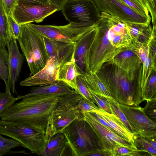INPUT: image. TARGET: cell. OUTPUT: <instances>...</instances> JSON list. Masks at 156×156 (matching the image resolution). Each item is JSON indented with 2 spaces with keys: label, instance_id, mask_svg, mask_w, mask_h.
Returning a JSON list of instances; mask_svg holds the SVG:
<instances>
[{
  "label": "cell",
  "instance_id": "obj_1",
  "mask_svg": "<svg viewBox=\"0 0 156 156\" xmlns=\"http://www.w3.org/2000/svg\"><path fill=\"white\" fill-rule=\"evenodd\" d=\"M59 97L37 94L23 98L0 113V119L27 125L45 133L48 119L58 105Z\"/></svg>",
  "mask_w": 156,
  "mask_h": 156
},
{
  "label": "cell",
  "instance_id": "obj_2",
  "mask_svg": "<svg viewBox=\"0 0 156 156\" xmlns=\"http://www.w3.org/2000/svg\"><path fill=\"white\" fill-rule=\"evenodd\" d=\"M96 73L111 97L119 103L136 107L145 101L135 78L116 65L105 63Z\"/></svg>",
  "mask_w": 156,
  "mask_h": 156
},
{
  "label": "cell",
  "instance_id": "obj_3",
  "mask_svg": "<svg viewBox=\"0 0 156 156\" xmlns=\"http://www.w3.org/2000/svg\"><path fill=\"white\" fill-rule=\"evenodd\" d=\"M61 132L65 136L72 156H89L104 149L90 125L83 119L74 120Z\"/></svg>",
  "mask_w": 156,
  "mask_h": 156
},
{
  "label": "cell",
  "instance_id": "obj_4",
  "mask_svg": "<svg viewBox=\"0 0 156 156\" xmlns=\"http://www.w3.org/2000/svg\"><path fill=\"white\" fill-rule=\"evenodd\" d=\"M17 40L31 74H35L44 67L49 58L43 37L27 24L21 25Z\"/></svg>",
  "mask_w": 156,
  "mask_h": 156
},
{
  "label": "cell",
  "instance_id": "obj_5",
  "mask_svg": "<svg viewBox=\"0 0 156 156\" xmlns=\"http://www.w3.org/2000/svg\"><path fill=\"white\" fill-rule=\"evenodd\" d=\"M80 95L74 90L59 96L58 105L48 120L45 131L47 142L74 120L83 119V113L77 105Z\"/></svg>",
  "mask_w": 156,
  "mask_h": 156
},
{
  "label": "cell",
  "instance_id": "obj_6",
  "mask_svg": "<svg viewBox=\"0 0 156 156\" xmlns=\"http://www.w3.org/2000/svg\"><path fill=\"white\" fill-rule=\"evenodd\" d=\"M0 134L19 142L33 153L37 154L47 143L45 132L18 122L0 119Z\"/></svg>",
  "mask_w": 156,
  "mask_h": 156
},
{
  "label": "cell",
  "instance_id": "obj_7",
  "mask_svg": "<svg viewBox=\"0 0 156 156\" xmlns=\"http://www.w3.org/2000/svg\"><path fill=\"white\" fill-rule=\"evenodd\" d=\"M98 31L89 55V72L97 73L105 63L112 60L125 51L114 48L108 39L105 26L100 19L97 24Z\"/></svg>",
  "mask_w": 156,
  "mask_h": 156
},
{
  "label": "cell",
  "instance_id": "obj_8",
  "mask_svg": "<svg viewBox=\"0 0 156 156\" xmlns=\"http://www.w3.org/2000/svg\"><path fill=\"white\" fill-rule=\"evenodd\" d=\"M27 24L43 37L72 43H75L83 35L97 26L74 23L61 26L39 25L31 23Z\"/></svg>",
  "mask_w": 156,
  "mask_h": 156
},
{
  "label": "cell",
  "instance_id": "obj_9",
  "mask_svg": "<svg viewBox=\"0 0 156 156\" xmlns=\"http://www.w3.org/2000/svg\"><path fill=\"white\" fill-rule=\"evenodd\" d=\"M61 11L69 23L96 25L101 18L93 0H68Z\"/></svg>",
  "mask_w": 156,
  "mask_h": 156
},
{
  "label": "cell",
  "instance_id": "obj_10",
  "mask_svg": "<svg viewBox=\"0 0 156 156\" xmlns=\"http://www.w3.org/2000/svg\"><path fill=\"white\" fill-rule=\"evenodd\" d=\"M82 112L83 119L90 125L100 140L103 148L109 152L112 156H115V150L119 147L137 150L135 144L103 125L91 113Z\"/></svg>",
  "mask_w": 156,
  "mask_h": 156
},
{
  "label": "cell",
  "instance_id": "obj_11",
  "mask_svg": "<svg viewBox=\"0 0 156 156\" xmlns=\"http://www.w3.org/2000/svg\"><path fill=\"white\" fill-rule=\"evenodd\" d=\"M100 12L106 13L126 23L148 25L151 18L141 15L120 0H93Z\"/></svg>",
  "mask_w": 156,
  "mask_h": 156
},
{
  "label": "cell",
  "instance_id": "obj_12",
  "mask_svg": "<svg viewBox=\"0 0 156 156\" xmlns=\"http://www.w3.org/2000/svg\"><path fill=\"white\" fill-rule=\"evenodd\" d=\"M57 11V8L50 4H37L19 0L13 17L21 25L33 22L39 23Z\"/></svg>",
  "mask_w": 156,
  "mask_h": 156
},
{
  "label": "cell",
  "instance_id": "obj_13",
  "mask_svg": "<svg viewBox=\"0 0 156 156\" xmlns=\"http://www.w3.org/2000/svg\"><path fill=\"white\" fill-rule=\"evenodd\" d=\"M119 106L135 133L147 138H156V123L145 115L143 108L119 103Z\"/></svg>",
  "mask_w": 156,
  "mask_h": 156
},
{
  "label": "cell",
  "instance_id": "obj_14",
  "mask_svg": "<svg viewBox=\"0 0 156 156\" xmlns=\"http://www.w3.org/2000/svg\"><path fill=\"white\" fill-rule=\"evenodd\" d=\"M97 31L96 26L83 35L75 43L73 60L81 75L89 72V55Z\"/></svg>",
  "mask_w": 156,
  "mask_h": 156
},
{
  "label": "cell",
  "instance_id": "obj_15",
  "mask_svg": "<svg viewBox=\"0 0 156 156\" xmlns=\"http://www.w3.org/2000/svg\"><path fill=\"white\" fill-rule=\"evenodd\" d=\"M60 65L53 58H49L41 70L20 83L23 86H47L59 81L58 73Z\"/></svg>",
  "mask_w": 156,
  "mask_h": 156
},
{
  "label": "cell",
  "instance_id": "obj_16",
  "mask_svg": "<svg viewBox=\"0 0 156 156\" xmlns=\"http://www.w3.org/2000/svg\"><path fill=\"white\" fill-rule=\"evenodd\" d=\"M9 58V75L5 87L11 89L13 93L16 92L15 85L20 74L24 60L18 46L17 40L12 38L7 47Z\"/></svg>",
  "mask_w": 156,
  "mask_h": 156
},
{
  "label": "cell",
  "instance_id": "obj_17",
  "mask_svg": "<svg viewBox=\"0 0 156 156\" xmlns=\"http://www.w3.org/2000/svg\"><path fill=\"white\" fill-rule=\"evenodd\" d=\"M43 38L49 58L55 59L60 66L73 60L75 43L57 41L44 37Z\"/></svg>",
  "mask_w": 156,
  "mask_h": 156
},
{
  "label": "cell",
  "instance_id": "obj_18",
  "mask_svg": "<svg viewBox=\"0 0 156 156\" xmlns=\"http://www.w3.org/2000/svg\"><path fill=\"white\" fill-rule=\"evenodd\" d=\"M136 48L124 51L108 62L116 65L135 78L136 72L142 63Z\"/></svg>",
  "mask_w": 156,
  "mask_h": 156
},
{
  "label": "cell",
  "instance_id": "obj_19",
  "mask_svg": "<svg viewBox=\"0 0 156 156\" xmlns=\"http://www.w3.org/2000/svg\"><path fill=\"white\" fill-rule=\"evenodd\" d=\"M92 112H95L107 122L108 128L117 133L126 140L135 144L133 137V134L129 132L116 115L113 113H108L101 109Z\"/></svg>",
  "mask_w": 156,
  "mask_h": 156
},
{
  "label": "cell",
  "instance_id": "obj_20",
  "mask_svg": "<svg viewBox=\"0 0 156 156\" xmlns=\"http://www.w3.org/2000/svg\"><path fill=\"white\" fill-rule=\"evenodd\" d=\"M79 75L81 74L72 60L60 66L58 73V80L80 94L76 84L77 77Z\"/></svg>",
  "mask_w": 156,
  "mask_h": 156
},
{
  "label": "cell",
  "instance_id": "obj_21",
  "mask_svg": "<svg viewBox=\"0 0 156 156\" xmlns=\"http://www.w3.org/2000/svg\"><path fill=\"white\" fill-rule=\"evenodd\" d=\"M74 90L64 83L59 81L47 86L34 87L27 94L19 96L16 98L18 100L37 94L56 95L60 96L72 92Z\"/></svg>",
  "mask_w": 156,
  "mask_h": 156
},
{
  "label": "cell",
  "instance_id": "obj_22",
  "mask_svg": "<svg viewBox=\"0 0 156 156\" xmlns=\"http://www.w3.org/2000/svg\"><path fill=\"white\" fill-rule=\"evenodd\" d=\"M66 142L65 136L62 133H56L47 141L44 148L37 154L43 156H60Z\"/></svg>",
  "mask_w": 156,
  "mask_h": 156
},
{
  "label": "cell",
  "instance_id": "obj_23",
  "mask_svg": "<svg viewBox=\"0 0 156 156\" xmlns=\"http://www.w3.org/2000/svg\"><path fill=\"white\" fill-rule=\"evenodd\" d=\"M81 76L90 92L104 97H111L96 73L89 72Z\"/></svg>",
  "mask_w": 156,
  "mask_h": 156
},
{
  "label": "cell",
  "instance_id": "obj_24",
  "mask_svg": "<svg viewBox=\"0 0 156 156\" xmlns=\"http://www.w3.org/2000/svg\"><path fill=\"white\" fill-rule=\"evenodd\" d=\"M133 137L138 151L151 156H156V138H147L137 133L134 134Z\"/></svg>",
  "mask_w": 156,
  "mask_h": 156
},
{
  "label": "cell",
  "instance_id": "obj_25",
  "mask_svg": "<svg viewBox=\"0 0 156 156\" xmlns=\"http://www.w3.org/2000/svg\"><path fill=\"white\" fill-rule=\"evenodd\" d=\"M6 15L1 0H0V47L6 48L8 46L11 37Z\"/></svg>",
  "mask_w": 156,
  "mask_h": 156
},
{
  "label": "cell",
  "instance_id": "obj_26",
  "mask_svg": "<svg viewBox=\"0 0 156 156\" xmlns=\"http://www.w3.org/2000/svg\"><path fill=\"white\" fill-rule=\"evenodd\" d=\"M113 114L116 115L123 123L127 129L130 133L135 134L126 116L120 108L119 103L111 97H106Z\"/></svg>",
  "mask_w": 156,
  "mask_h": 156
},
{
  "label": "cell",
  "instance_id": "obj_27",
  "mask_svg": "<svg viewBox=\"0 0 156 156\" xmlns=\"http://www.w3.org/2000/svg\"><path fill=\"white\" fill-rule=\"evenodd\" d=\"M18 147H23V145L17 140L5 138L0 134V156L12 154L11 150Z\"/></svg>",
  "mask_w": 156,
  "mask_h": 156
},
{
  "label": "cell",
  "instance_id": "obj_28",
  "mask_svg": "<svg viewBox=\"0 0 156 156\" xmlns=\"http://www.w3.org/2000/svg\"><path fill=\"white\" fill-rule=\"evenodd\" d=\"M8 52L6 48L0 47V76L5 83L8 80L9 75Z\"/></svg>",
  "mask_w": 156,
  "mask_h": 156
},
{
  "label": "cell",
  "instance_id": "obj_29",
  "mask_svg": "<svg viewBox=\"0 0 156 156\" xmlns=\"http://www.w3.org/2000/svg\"><path fill=\"white\" fill-rule=\"evenodd\" d=\"M156 70H153L150 76L144 91L145 100L156 99Z\"/></svg>",
  "mask_w": 156,
  "mask_h": 156
},
{
  "label": "cell",
  "instance_id": "obj_30",
  "mask_svg": "<svg viewBox=\"0 0 156 156\" xmlns=\"http://www.w3.org/2000/svg\"><path fill=\"white\" fill-rule=\"evenodd\" d=\"M11 89L5 87L4 92H0V114L12 105L17 100L12 95Z\"/></svg>",
  "mask_w": 156,
  "mask_h": 156
},
{
  "label": "cell",
  "instance_id": "obj_31",
  "mask_svg": "<svg viewBox=\"0 0 156 156\" xmlns=\"http://www.w3.org/2000/svg\"><path fill=\"white\" fill-rule=\"evenodd\" d=\"M138 13L151 18L144 0H120Z\"/></svg>",
  "mask_w": 156,
  "mask_h": 156
},
{
  "label": "cell",
  "instance_id": "obj_32",
  "mask_svg": "<svg viewBox=\"0 0 156 156\" xmlns=\"http://www.w3.org/2000/svg\"><path fill=\"white\" fill-rule=\"evenodd\" d=\"M126 23L132 39L135 43L137 44L139 40L144 33L145 27L148 25L136 23Z\"/></svg>",
  "mask_w": 156,
  "mask_h": 156
},
{
  "label": "cell",
  "instance_id": "obj_33",
  "mask_svg": "<svg viewBox=\"0 0 156 156\" xmlns=\"http://www.w3.org/2000/svg\"><path fill=\"white\" fill-rule=\"evenodd\" d=\"M76 84L80 94L84 98L91 103H94L91 94L85 85L81 75H79L77 76Z\"/></svg>",
  "mask_w": 156,
  "mask_h": 156
},
{
  "label": "cell",
  "instance_id": "obj_34",
  "mask_svg": "<svg viewBox=\"0 0 156 156\" xmlns=\"http://www.w3.org/2000/svg\"><path fill=\"white\" fill-rule=\"evenodd\" d=\"M147 104L143 108L145 115L150 119L156 122V99L146 100Z\"/></svg>",
  "mask_w": 156,
  "mask_h": 156
},
{
  "label": "cell",
  "instance_id": "obj_35",
  "mask_svg": "<svg viewBox=\"0 0 156 156\" xmlns=\"http://www.w3.org/2000/svg\"><path fill=\"white\" fill-rule=\"evenodd\" d=\"M7 16L8 25L11 36L12 38L17 40L21 33V25L18 24L12 16Z\"/></svg>",
  "mask_w": 156,
  "mask_h": 156
},
{
  "label": "cell",
  "instance_id": "obj_36",
  "mask_svg": "<svg viewBox=\"0 0 156 156\" xmlns=\"http://www.w3.org/2000/svg\"><path fill=\"white\" fill-rule=\"evenodd\" d=\"M94 100V103L98 107L109 113H112L108 101L106 96L96 94L90 92Z\"/></svg>",
  "mask_w": 156,
  "mask_h": 156
},
{
  "label": "cell",
  "instance_id": "obj_37",
  "mask_svg": "<svg viewBox=\"0 0 156 156\" xmlns=\"http://www.w3.org/2000/svg\"><path fill=\"white\" fill-rule=\"evenodd\" d=\"M77 107L81 111L87 112H91L98 110L99 108L95 105L87 100L84 98L81 95L77 103Z\"/></svg>",
  "mask_w": 156,
  "mask_h": 156
},
{
  "label": "cell",
  "instance_id": "obj_38",
  "mask_svg": "<svg viewBox=\"0 0 156 156\" xmlns=\"http://www.w3.org/2000/svg\"><path fill=\"white\" fill-rule=\"evenodd\" d=\"M148 12L151 16L153 29H156V0H144Z\"/></svg>",
  "mask_w": 156,
  "mask_h": 156
},
{
  "label": "cell",
  "instance_id": "obj_39",
  "mask_svg": "<svg viewBox=\"0 0 156 156\" xmlns=\"http://www.w3.org/2000/svg\"><path fill=\"white\" fill-rule=\"evenodd\" d=\"M141 152L137 150L121 147L117 148L115 151V156H141Z\"/></svg>",
  "mask_w": 156,
  "mask_h": 156
},
{
  "label": "cell",
  "instance_id": "obj_40",
  "mask_svg": "<svg viewBox=\"0 0 156 156\" xmlns=\"http://www.w3.org/2000/svg\"><path fill=\"white\" fill-rule=\"evenodd\" d=\"M1 1L6 15L13 17V12L19 3V0Z\"/></svg>",
  "mask_w": 156,
  "mask_h": 156
},
{
  "label": "cell",
  "instance_id": "obj_41",
  "mask_svg": "<svg viewBox=\"0 0 156 156\" xmlns=\"http://www.w3.org/2000/svg\"><path fill=\"white\" fill-rule=\"evenodd\" d=\"M49 3L55 7L58 11L61 10L63 6L68 0H48Z\"/></svg>",
  "mask_w": 156,
  "mask_h": 156
},
{
  "label": "cell",
  "instance_id": "obj_42",
  "mask_svg": "<svg viewBox=\"0 0 156 156\" xmlns=\"http://www.w3.org/2000/svg\"><path fill=\"white\" fill-rule=\"evenodd\" d=\"M24 1L37 4H49L48 0H22Z\"/></svg>",
  "mask_w": 156,
  "mask_h": 156
},
{
  "label": "cell",
  "instance_id": "obj_43",
  "mask_svg": "<svg viewBox=\"0 0 156 156\" xmlns=\"http://www.w3.org/2000/svg\"><path fill=\"white\" fill-rule=\"evenodd\" d=\"M0 79H1V77H0Z\"/></svg>",
  "mask_w": 156,
  "mask_h": 156
}]
</instances>
